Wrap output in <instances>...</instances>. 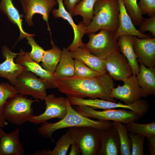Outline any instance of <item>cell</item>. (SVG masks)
I'll use <instances>...</instances> for the list:
<instances>
[{
    "label": "cell",
    "mask_w": 155,
    "mask_h": 155,
    "mask_svg": "<svg viewBox=\"0 0 155 155\" xmlns=\"http://www.w3.org/2000/svg\"><path fill=\"white\" fill-rule=\"evenodd\" d=\"M2 55L5 60L0 64V77L7 79L11 84H15L17 77L24 71H27L26 67L14 61L18 53L12 52L5 45L1 48Z\"/></svg>",
    "instance_id": "9a60e30c"
},
{
    "label": "cell",
    "mask_w": 155,
    "mask_h": 155,
    "mask_svg": "<svg viewBox=\"0 0 155 155\" xmlns=\"http://www.w3.org/2000/svg\"><path fill=\"white\" fill-rule=\"evenodd\" d=\"M139 31L141 33L149 31L151 33L153 38L155 37V16L149 18H143L140 25Z\"/></svg>",
    "instance_id": "d590c367"
},
{
    "label": "cell",
    "mask_w": 155,
    "mask_h": 155,
    "mask_svg": "<svg viewBox=\"0 0 155 155\" xmlns=\"http://www.w3.org/2000/svg\"><path fill=\"white\" fill-rule=\"evenodd\" d=\"M133 46L138 63L148 67L155 65V38H141L133 36Z\"/></svg>",
    "instance_id": "2e32d148"
},
{
    "label": "cell",
    "mask_w": 155,
    "mask_h": 155,
    "mask_svg": "<svg viewBox=\"0 0 155 155\" xmlns=\"http://www.w3.org/2000/svg\"><path fill=\"white\" fill-rule=\"evenodd\" d=\"M69 100L72 106H86L94 109L104 110L123 108L131 110L143 117L147 113L149 108L148 102L141 99L134 104H126L98 98L85 99L70 96Z\"/></svg>",
    "instance_id": "9c48e42d"
},
{
    "label": "cell",
    "mask_w": 155,
    "mask_h": 155,
    "mask_svg": "<svg viewBox=\"0 0 155 155\" xmlns=\"http://www.w3.org/2000/svg\"><path fill=\"white\" fill-rule=\"evenodd\" d=\"M118 1L119 7V26L115 33L117 39L118 40L120 36L125 35L134 36L141 38H150L148 35L140 32L135 28L123 0H118Z\"/></svg>",
    "instance_id": "d6986e66"
},
{
    "label": "cell",
    "mask_w": 155,
    "mask_h": 155,
    "mask_svg": "<svg viewBox=\"0 0 155 155\" xmlns=\"http://www.w3.org/2000/svg\"><path fill=\"white\" fill-rule=\"evenodd\" d=\"M0 10L7 16L11 22L18 27L20 32L18 40L26 38L28 36H35L34 34L28 33L24 30L22 18L24 16L20 13L13 4V0H0Z\"/></svg>",
    "instance_id": "cb8c5ba5"
},
{
    "label": "cell",
    "mask_w": 155,
    "mask_h": 155,
    "mask_svg": "<svg viewBox=\"0 0 155 155\" xmlns=\"http://www.w3.org/2000/svg\"><path fill=\"white\" fill-rule=\"evenodd\" d=\"M131 140V155H144V146L145 137L133 133L128 132Z\"/></svg>",
    "instance_id": "836d02e7"
},
{
    "label": "cell",
    "mask_w": 155,
    "mask_h": 155,
    "mask_svg": "<svg viewBox=\"0 0 155 155\" xmlns=\"http://www.w3.org/2000/svg\"><path fill=\"white\" fill-rule=\"evenodd\" d=\"M119 7L118 0H98L94 7L93 18L86 27V34L102 29L115 33L119 26Z\"/></svg>",
    "instance_id": "3957f363"
},
{
    "label": "cell",
    "mask_w": 155,
    "mask_h": 155,
    "mask_svg": "<svg viewBox=\"0 0 155 155\" xmlns=\"http://www.w3.org/2000/svg\"><path fill=\"white\" fill-rule=\"evenodd\" d=\"M18 93L14 86L7 83L0 84V111L8 99Z\"/></svg>",
    "instance_id": "d6a6232c"
},
{
    "label": "cell",
    "mask_w": 155,
    "mask_h": 155,
    "mask_svg": "<svg viewBox=\"0 0 155 155\" xmlns=\"http://www.w3.org/2000/svg\"><path fill=\"white\" fill-rule=\"evenodd\" d=\"M113 124L118 133L119 138V154L121 155H131V141L128 135L126 125L116 121H113Z\"/></svg>",
    "instance_id": "f1b7e54d"
},
{
    "label": "cell",
    "mask_w": 155,
    "mask_h": 155,
    "mask_svg": "<svg viewBox=\"0 0 155 155\" xmlns=\"http://www.w3.org/2000/svg\"><path fill=\"white\" fill-rule=\"evenodd\" d=\"M67 107V113L63 118L56 122H46L42 123L38 129V134L45 138H50L54 142L52 137L53 134L55 131L63 128L88 126L104 129L113 126V122L111 121L94 120L83 116L72 106L68 98Z\"/></svg>",
    "instance_id": "7a4b0ae2"
},
{
    "label": "cell",
    "mask_w": 155,
    "mask_h": 155,
    "mask_svg": "<svg viewBox=\"0 0 155 155\" xmlns=\"http://www.w3.org/2000/svg\"><path fill=\"white\" fill-rule=\"evenodd\" d=\"M83 155H97L101 144L100 129L88 126L69 127L68 130Z\"/></svg>",
    "instance_id": "5b68a950"
},
{
    "label": "cell",
    "mask_w": 155,
    "mask_h": 155,
    "mask_svg": "<svg viewBox=\"0 0 155 155\" xmlns=\"http://www.w3.org/2000/svg\"><path fill=\"white\" fill-rule=\"evenodd\" d=\"M138 5L142 15L155 16V0H139Z\"/></svg>",
    "instance_id": "8d00e7d4"
},
{
    "label": "cell",
    "mask_w": 155,
    "mask_h": 155,
    "mask_svg": "<svg viewBox=\"0 0 155 155\" xmlns=\"http://www.w3.org/2000/svg\"><path fill=\"white\" fill-rule=\"evenodd\" d=\"M39 100L27 98L18 93L7 100L3 107L2 115L6 120L12 124L22 125L34 115L32 104Z\"/></svg>",
    "instance_id": "277c9868"
},
{
    "label": "cell",
    "mask_w": 155,
    "mask_h": 155,
    "mask_svg": "<svg viewBox=\"0 0 155 155\" xmlns=\"http://www.w3.org/2000/svg\"><path fill=\"white\" fill-rule=\"evenodd\" d=\"M148 147L149 152L151 155H155V136L148 138Z\"/></svg>",
    "instance_id": "f35d334b"
},
{
    "label": "cell",
    "mask_w": 155,
    "mask_h": 155,
    "mask_svg": "<svg viewBox=\"0 0 155 155\" xmlns=\"http://www.w3.org/2000/svg\"><path fill=\"white\" fill-rule=\"evenodd\" d=\"M7 123L3 117L2 113L0 111V128L4 127L6 125Z\"/></svg>",
    "instance_id": "60d3db41"
},
{
    "label": "cell",
    "mask_w": 155,
    "mask_h": 155,
    "mask_svg": "<svg viewBox=\"0 0 155 155\" xmlns=\"http://www.w3.org/2000/svg\"><path fill=\"white\" fill-rule=\"evenodd\" d=\"M97 34H88V42L83 47L94 55L104 59L113 53L120 51L115 33L102 29Z\"/></svg>",
    "instance_id": "8992f818"
},
{
    "label": "cell",
    "mask_w": 155,
    "mask_h": 155,
    "mask_svg": "<svg viewBox=\"0 0 155 155\" xmlns=\"http://www.w3.org/2000/svg\"><path fill=\"white\" fill-rule=\"evenodd\" d=\"M100 74L91 68L80 61L75 59L74 75L82 78H90Z\"/></svg>",
    "instance_id": "1f68e13d"
},
{
    "label": "cell",
    "mask_w": 155,
    "mask_h": 155,
    "mask_svg": "<svg viewBox=\"0 0 155 155\" xmlns=\"http://www.w3.org/2000/svg\"><path fill=\"white\" fill-rule=\"evenodd\" d=\"M32 36H27L28 43L32 47V50L29 53L30 57L34 61L39 63L41 61L45 50L35 41Z\"/></svg>",
    "instance_id": "e575fe53"
},
{
    "label": "cell",
    "mask_w": 155,
    "mask_h": 155,
    "mask_svg": "<svg viewBox=\"0 0 155 155\" xmlns=\"http://www.w3.org/2000/svg\"><path fill=\"white\" fill-rule=\"evenodd\" d=\"M25 150L19 140V129L7 133L0 128V155H24Z\"/></svg>",
    "instance_id": "ac0fdd59"
},
{
    "label": "cell",
    "mask_w": 155,
    "mask_h": 155,
    "mask_svg": "<svg viewBox=\"0 0 155 155\" xmlns=\"http://www.w3.org/2000/svg\"><path fill=\"white\" fill-rule=\"evenodd\" d=\"M15 62L25 66L27 71H30L40 78L46 81L50 88H56L54 73H51L42 68L30 57L29 53L20 49L15 60Z\"/></svg>",
    "instance_id": "e0dca14e"
},
{
    "label": "cell",
    "mask_w": 155,
    "mask_h": 155,
    "mask_svg": "<svg viewBox=\"0 0 155 155\" xmlns=\"http://www.w3.org/2000/svg\"><path fill=\"white\" fill-rule=\"evenodd\" d=\"M126 10L135 26H139L144 18L139 9L137 0H123Z\"/></svg>",
    "instance_id": "4dcf8cb0"
},
{
    "label": "cell",
    "mask_w": 155,
    "mask_h": 155,
    "mask_svg": "<svg viewBox=\"0 0 155 155\" xmlns=\"http://www.w3.org/2000/svg\"><path fill=\"white\" fill-rule=\"evenodd\" d=\"M133 36H121L118 39L117 43L120 52L126 58L131 67L132 75L136 76L140 71V65L133 48Z\"/></svg>",
    "instance_id": "603a6c76"
},
{
    "label": "cell",
    "mask_w": 155,
    "mask_h": 155,
    "mask_svg": "<svg viewBox=\"0 0 155 155\" xmlns=\"http://www.w3.org/2000/svg\"><path fill=\"white\" fill-rule=\"evenodd\" d=\"M73 59L67 48H64L61 50L59 63L54 73L55 80L74 75L75 60Z\"/></svg>",
    "instance_id": "d4e9b609"
},
{
    "label": "cell",
    "mask_w": 155,
    "mask_h": 155,
    "mask_svg": "<svg viewBox=\"0 0 155 155\" xmlns=\"http://www.w3.org/2000/svg\"><path fill=\"white\" fill-rule=\"evenodd\" d=\"M122 86L113 88L110 95L113 98L122 101L124 104H131L141 100L143 98V92L139 85L136 76L133 75L123 81Z\"/></svg>",
    "instance_id": "8fae6325"
},
{
    "label": "cell",
    "mask_w": 155,
    "mask_h": 155,
    "mask_svg": "<svg viewBox=\"0 0 155 155\" xmlns=\"http://www.w3.org/2000/svg\"><path fill=\"white\" fill-rule=\"evenodd\" d=\"M73 142L68 130L56 142L55 146L53 150L44 149L41 151H36L32 155H65L69 147Z\"/></svg>",
    "instance_id": "484cf974"
},
{
    "label": "cell",
    "mask_w": 155,
    "mask_h": 155,
    "mask_svg": "<svg viewBox=\"0 0 155 155\" xmlns=\"http://www.w3.org/2000/svg\"><path fill=\"white\" fill-rule=\"evenodd\" d=\"M72 57L78 59L100 74L107 73L105 60L91 53L82 47H78L70 51Z\"/></svg>",
    "instance_id": "44dd1931"
},
{
    "label": "cell",
    "mask_w": 155,
    "mask_h": 155,
    "mask_svg": "<svg viewBox=\"0 0 155 155\" xmlns=\"http://www.w3.org/2000/svg\"><path fill=\"white\" fill-rule=\"evenodd\" d=\"M52 48L45 51L41 60L42 66L48 71L54 73L61 56V50L51 41Z\"/></svg>",
    "instance_id": "4316f807"
},
{
    "label": "cell",
    "mask_w": 155,
    "mask_h": 155,
    "mask_svg": "<svg viewBox=\"0 0 155 155\" xmlns=\"http://www.w3.org/2000/svg\"><path fill=\"white\" fill-rule=\"evenodd\" d=\"M100 130L101 144L97 155H119V140L115 128L113 126Z\"/></svg>",
    "instance_id": "ffe728a7"
},
{
    "label": "cell",
    "mask_w": 155,
    "mask_h": 155,
    "mask_svg": "<svg viewBox=\"0 0 155 155\" xmlns=\"http://www.w3.org/2000/svg\"><path fill=\"white\" fill-rule=\"evenodd\" d=\"M71 150L69 155H79L81 153L79 147L74 142L71 145Z\"/></svg>",
    "instance_id": "ab89813d"
},
{
    "label": "cell",
    "mask_w": 155,
    "mask_h": 155,
    "mask_svg": "<svg viewBox=\"0 0 155 155\" xmlns=\"http://www.w3.org/2000/svg\"><path fill=\"white\" fill-rule=\"evenodd\" d=\"M26 22L30 26L33 25L32 18L35 14H39L47 24L50 30L48 20L53 8L57 3L56 0H21Z\"/></svg>",
    "instance_id": "7c38bea8"
},
{
    "label": "cell",
    "mask_w": 155,
    "mask_h": 155,
    "mask_svg": "<svg viewBox=\"0 0 155 155\" xmlns=\"http://www.w3.org/2000/svg\"><path fill=\"white\" fill-rule=\"evenodd\" d=\"M126 126L128 132L141 135L147 138L155 136V121L146 124H140L135 121L130 122Z\"/></svg>",
    "instance_id": "f546056e"
},
{
    "label": "cell",
    "mask_w": 155,
    "mask_h": 155,
    "mask_svg": "<svg viewBox=\"0 0 155 155\" xmlns=\"http://www.w3.org/2000/svg\"><path fill=\"white\" fill-rule=\"evenodd\" d=\"M105 60L106 71L113 80L123 82L132 75L131 67L120 51L112 54Z\"/></svg>",
    "instance_id": "4fadbf2b"
},
{
    "label": "cell",
    "mask_w": 155,
    "mask_h": 155,
    "mask_svg": "<svg viewBox=\"0 0 155 155\" xmlns=\"http://www.w3.org/2000/svg\"><path fill=\"white\" fill-rule=\"evenodd\" d=\"M14 86L18 93L23 96L30 95L35 99L42 101L44 100L47 96V89L50 88L46 81L38 78L35 74L27 71L17 77Z\"/></svg>",
    "instance_id": "ba28073f"
},
{
    "label": "cell",
    "mask_w": 155,
    "mask_h": 155,
    "mask_svg": "<svg viewBox=\"0 0 155 155\" xmlns=\"http://www.w3.org/2000/svg\"><path fill=\"white\" fill-rule=\"evenodd\" d=\"M81 0H63L65 8L71 15L73 9L76 5Z\"/></svg>",
    "instance_id": "74e56055"
},
{
    "label": "cell",
    "mask_w": 155,
    "mask_h": 155,
    "mask_svg": "<svg viewBox=\"0 0 155 155\" xmlns=\"http://www.w3.org/2000/svg\"><path fill=\"white\" fill-rule=\"evenodd\" d=\"M98 0H82L75 6L71 16L80 15L82 22L86 26L90 23L94 16V7Z\"/></svg>",
    "instance_id": "83f0119b"
},
{
    "label": "cell",
    "mask_w": 155,
    "mask_h": 155,
    "mask_svg": "<svg viewBox=\"0 0 155 155\" xmlns=\"http://www.w3.org/2000/svg\"><path fill=\"white\" fill-rule=\"evenodd\" d=\"M58 4L57 9L54 8L52 13L55 18H61L66 20L72 27L74 33V38L72 42L67 47L69 51L73 50L78 47H83L84 43L82 38L86 34V26L82 22L78 25L74 22L71 14L66 9L64 5L63 0H56Z\"/></svg>",
    "instance_id": "5bb4252c"
},
{
    "label": "cell",
    "mask_w": 155,
    "mask_h": 155,
    "mask_svg": "<svg viewBox=\"0 0 155 155\" xmlns=\"http://www.w3.org/2000/svg\"><path fill=\"white\" fill-rule=\"evenodd\" d=\"M73 108L83 116L90 119L98 120L113 121L126 124L135 121L143 117L135 112L129 109H113L98 111L86 106H73Z\"/></svg>",
    "instance_id": "52a82bcc"
},
{
    "label": "cell",
    "mask_w": 155,
    "mask_h": 155,
    "mask_svg": "<svg viewBox=\"0 0 155 155\" xmlns=\"http://www.w3.org/2000/svg\"><path fill=\"white\" fill-rule=\"evenodd\" d=\"M56 88L67 96L81 98H99L116 102L111 96L115 87L113 80L108 73L90 78L73 76L55 80Z\"/></svg>",
    "instance_id": "6da1fadb"
},
{
    "label": "cell",
    "mask_w": 155,
    "mask_h": 155,
    "mask_svg": "<svg viewBox=\"0 0 155 155\" xmlns=\"http://www.w3.org/2000/svg\"><path fill=\"white\" fill-rule=\"evenodd\" d=\"M140 71L136 75L138 83L142 88L143 98L155 95V68L148 67L140 63Z\"/></svg>",
    "instance_id": "7402d4cb"
},
{
    "label": "cell",
    "mask_w": 155,
    "mask_h": 155,
    "mask_svg": "<svg viewBox=\"0 0 155 155\" xmlns=\"http://www.w3.org/2000/svg\"><path fill=\"white\" fill-rule=\"evenodd\" d=\"M67 97H56L53 94L47 95L44 100L46 105L44 112L38 115H34L28 121L37 125L53 118L61 119L67 113Z\"/></svg>",
    "instance_id": "30bf717a"
}]
</instances>
